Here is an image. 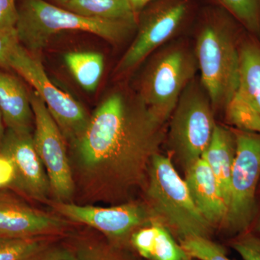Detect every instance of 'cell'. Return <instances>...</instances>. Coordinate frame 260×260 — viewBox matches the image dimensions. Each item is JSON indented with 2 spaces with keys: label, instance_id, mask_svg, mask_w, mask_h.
I'll return each mask as SVG.
<instances>
[{
  "label": "cell",
  "instance_id": "obj_6",
  "mask_svg": "<svg viewBox=\"0 0 260 260\" xmlns=\"http://www.w3.org/2000/svg\"><path fill=\"white\" fill-rule=\"evenodd\" d=\"M169 121V148L186 172L202 158L216 125L211 101L196 77L184 89Z\"/></svg>",
  "mask_w": 260,
  "mask_h": 260
},
{
  "label": "cell",
  "instance_id": "obj_2",
  "mask_svg": "<svg viewBox=\"0 0 260 260\" xmlns=\"http://www.w3.org/2000/svg\"><path fill=\"white\" fill-rule=\"evenodd\" d=\"M235 25L223 15H212L199 29L194 54L200 82L214 112L225 111L239 86L240 43Z\"/></svg>",
  "mask_w": 260,
  "mask_h": 260
},
{
  "label": "cell",
  "instance_id": "obj_5",
  "mask_svg": "<svg viewBox=\"0 0 260 260\" xmlns=\"http://www.w3.org/2000/svg\"><path fill=\"white\" fill-rule=\"evenodd\" d=\"M198 70L194 51L184 42L164 46L143 73L138 97L154 115L167 123Z\"/></svg>",
  "mask_w": 260,
  "mask_h": 260
},
{
  "label": "cell",
  "instance_id": "obj_3",
  "mask_svg": "<svg viewBox=\"0 0 260 260\" xmlns=\"http://www.w3.org/2000/svg\"><path fill=\"white\" fill-rule=\"evenodd\" d=\"M145 187L149 208L179 242L190 237L210 239L213 227L197 208L170 156L154 155Z\"/></svg>",
  "mask_w": 260,
  "mask_h": 260
},
{
  "label": "cell",
  "instance_id": "obj_22",
  "mask_svg": "<svg viewBox=\"0 0 260 260\" xmlns=\"http://www.w3.org/2000/svg\"><path fill=\"white\" fill-rule=\"evenodd\" d=\"M249 35L260 40V0H218Z\"/></svg>",
  "mask_w": 260,
  "mask_h": 260
},
{
  "label": "cell",
  "instance_id": "obj_15",
  "mask_svg": "<svg viewBox=\"0 0 260 260\" xmlns=\"http://www.w3.org/2000/svg\"><path fill=\"white\" fill-rule=\"evenodd\" d=\"M185 182L200 213L213 228L225 223L228 207L216 178L200 158L185 172Z\"/></svg>",
  "mask_w": 260,
  "mask_h": 260
},
{
  "label": "cell",
  "instance_id": "obj_12",
  "mask_svg": "<svg viewBox=\"0 0 260 260\" xmlns=\"http://www.w3.org/2000/svg\"><path fill=\"white\" fill-rule=\"evenodd\" d=\"M224 112L235 129L260 134V40L252 36L241 40L239 86Z\"/></svg>",
  "mask_w": 260,
  "mask_h": 260
},
{
  "label": "cell",
  "instance_id": "obj_31",
  "mask_svg": "<svg viewBox=\"0 0 260 260\" xmlns=\"http://www.w3.org/2000/svg\"><path fill=\"white\" fill-rule=\"evenodd\" d=\"M5 121L4 119H3V114H2L1 112H0V141H1L2 138L4 136L5 129Z\"/></svg>",
  "mask_w": 260,
  "mask_h": 260
},
{
  "label": "cell",
  "instance_id": "obj_28",
  "mask_svg": "<svg viewBox=\"0 0 260 260\" xmlns=\"http://www.w3.org/2000/svg\"><path fill=\"white\" fill-rule=\"evenodd\" d=\"M18 42L15 30H0V67L9 68L10 56Z\"/></svg>",
  "mask_w": 260,
  "mask_h": 260
},
{
  "label": "cell",
  "instance_id": "obj_20",
  "mask_svg": "<svg viewBox=\"0 0 260 260\" xmlns=\"http://www.w3.org/2000/svg\"><path fill=\"white\" fill-rule=\"evenodd\" d=\"M64 61L75 79L84 89L93 92L104 73V58L93 51H73L65 54Z\"/></svg>",
  "mask_w": 260,
  "mask_h": 260
},
{
  "label": "cell",
  "instance_id": "obj_35",
  "mask_svg": "<svg viewBox=\"0 0 260 260\" xmlns=\"http://www.w3.org/2000/svg\"><path fill=\"white\" fill-rule=\"evenodd\" d=\"M194 260H195V259H194Z\"/></svg>",
  "mask_w": 260,
  "mask_h": 260
},
{
  "label": "cell",
  "instance_id": "obj_14",
  "mask_svg": "<svg viewBox=\"0 0 260 260\" xmlns=\"http://www.w3.org/2000/svg\"><path fill=\"white\" fill-rule=\"evenodd\" d=\"M66 219L34 209L10 191L0 189V236L30 237L63 232Z\"/></svg>",
  "mask_w": 260,
  "mask_h": 260
},
{
  "label": "cell",
  "instance_id": "obj_10",
  "mask_svg": "<svg viewBox=\"0 0 260 260\" xmlns=\"http://www.w3.org/2000/svg\"><path fill=\"white\" fill-rule=\"evenodd\" d=\"M34 116L32 140L50 184L55 202H73L75 186L64 135L45 103L37 93H30Z\"/></svg>",
  "mask_w": 260,
  "mask_h": 260
},
{
  "label": "cell",
  "instance_id": "obj_27",
  "mask_svg": "<svg viewBox=\"0 0 260 260\" xmlns=\"http://www.w3.org/2000/svg\"><path fill=\"white\" fill-rule=\"evenodd\" d=\"M30 260H77V256L74 249L51 244Z\"/></svg>",
  "mask_w": 260,
  "mask_h": 260
},
{
  "label": "cell",
  "instance_id": "obj_19",
  "mask_svg": "<svg viewBox=\"0 0 260 260\" xmlns=\"http://www.w3.org/2000/svg\"><path fill=\"white\" fill-rule=\"evenodd\" d=\"M63 8L88 18L138 23L129 0H69Z\"/></svg>",
  "mask_w": 260,
  "mask_h": 260
},
{
  "label": "cell",
  "instance_id": "obj_17",
  "mask_svg": "<svg viewBox=\"0 0 260 260\" xmlns=\"http://www.w3.org/2000/svg\"><path fill=\"white\" fill-rule=\"evenodd\" d=\"M133 247L148 260H194L158 220L139 228L131 235Z\"/></svg>",
  "mask_w": 260,
  "mask_h": 260
},
{
  "label": "cell",
  "instance_id": "obj_8",
  "mask_svg": "<svg viewBox=\"0 0 260 260\" xmlns=\"http://www.w3.org/2000/svg\"><path fill=\"white\" fill-rule=\"evenodd\" d=\"M14 70L35 88L59 126L67 144L85 131L90 116L80 102L52 83L42 61L18 42L10 56Z\"/></svg>",
  "mask_w": 260,
  "mask_h": 260
},
{
  "label": "cell",
  "instance_id": "obj_11",
  "mask_svg": "<svg viewBox=\"0 0 260 260\" xmlns=\"http://www.w3.org/2000/svg\"><path fill=\"white\" fill-rule=\"evenodd\" d=\"M51 206L66 220L88 225L117 240L132 235L146 224L158 220L147 203L135 201L110 207L54 201L51 202Z\"/></svg>",
  "mask_w": 260,
  "mask_h": 260
},
{
  "label": "cell",
  "instance_id": "obj_29",
  "mask_svg": "<svg viewBox=\"0 0 260 260\" xmlns=\"http://www.w3.org/2000/svg\"><path fill=\"white\" fill-rule=\"evenodd\" d=\"M13 168L9 160L0 155V189L9 186L13 179Z\"/></svg>",
  "mask_w": 260,
  "mask_h": 260
},
{
  "label": "cell",
  "instance_id": "obj_7",
  "mask_svg": "<svg viewBox=\"0 0 260 260\" xmlns=\"http://www.w3.org/2000/svg\"><path fill=\"white\" fill-rule=\"evenodd\" d=\"M237 150L231 177L230 200L223 227L233 235L251 230L258 216L260 134L233 128Z\"/></svg>",
  "mask_w": 260,
  "mask_h": 260
},
{
  "label": "cell",
  "instance_id": "obj_24",
  "mask_svg": "<svg viewBox=\"0 0 260 260\" xmlns=\"http://www.w3.org/2000/svg\"><path fill=\"white\" fill-rule=\"evenodd\" d=\"M74 249L77 260H124L114 247L97 239H80Z\"/></svg>",
  "mask_w": 260,
  "mask_h": 260
},
{
  "label": "cell",
  "instance_id": "obj_1",
  "mask_svg": "<svg viewBox=\"0 0 260 260\" xmlns=\"http://www.w3.org/2000/svg\"><path fill=\"white\" fill-rule=\"evenodd\" d=\"M166 124L138 95L117 91L104 99L85 131L68 143L73 202L116 205L133 201L146 185L150 162L165 139Z\"/></svg>",
  "mask_w": 260,
  "mask_h": 260
},
{
  "label": "cell",
  "instance_id": "obj_26",
  "mask_svg": "<svg viewBox=\"0 0 260 260\" xmlns=\"http://www.w3.org/2000/svg\"><path fill=\"white\" fill-rule=\"evenodd\" d=\"M18 19L16 0H0V30H15Z\"/></svg>",
  "mask_w": 260,
  "mask_h": 260
},
{
  "label": "cell",
  "instance_id": "obj_30",
  "mask_svg": "<svg viewBox=\"0 0 260 260\" xmlns=\"http://www.w3.org/2000/svg\"><path fill=\"white\" fill-rule=\"evenodd\" d=\"M153 0H129L133 9L139 14L140 11Z\"/></svg>",
  "mask_w": 260,
  "mask_h": 260
},
{
  "label": "cell",
  "instance_id": "obj_33",
  "mask_svg": "<svg viewBox=\"0 0 260 260\" xmlns=\"http://www.w3.org/2000/svg\"><path fill=\"white\" fill-rule=\"evenodd\" d=\"M54 1H55L56 3H59V5H62L63 6V5H64L65 3H68L69 0H54Z\"/></svg>",
  "mask_w": 260,
  "mask_h": 260
},
{
  "label": "cell",
  "instance_id": "obj_34",
  "mask_svg": "<svg viewBox=\"0 0 260 260\" xmlns=\"http://www.w3.org/2000/svg\"><path fill=\"white\" fill-rule=\"evenodd\" d=\"M0 237H2V236H0Z\"/></svg>",
  "mask_w": 260,
  "mask_h": 260
},
{
  "label": "cell",
  "instance_id": "obj_13",
  "mask_svg": "<svg viewBox=\"0 0 260 260\" xmlns=\"http://www.w3.org/2000/svg\"><path fill=\"white\" fill-rule=\"evenodd\" d=\"M0 155L13 166V179L8 187L27 198L47 203L51 197L50 184L32 140V133L5 130L0 141Z\"/></svg>",
  "mask_w": 260,
  "mask_h": 260
},
{
  "label": "cell",
  "instance_id": "obj_32",
  "mask_svg": "<svg viewBox=\"0 0 260 260\" xmlns=\"http://www.w3.org/2000/svg\"><path fill=\"white\" fill-rule=\"evenodd\" d=\"M251 231L260 234V215H258L257 218H256L254 225H253L252 228L251 229Z\"/></svg>",
  "mask_w": 260,
  "mask_h": 260
},
{
  "label": "cell",
  "instance_id": "obj_9",
  "mask_svg": "<svg viewBox=\"0 0 260 260\" xmlns=\"http://www.w3.org/2000/svg\"><path fill=\"white\" fill-rule=\"evenodd\" d=\"M189 0H153L140 12L135 40L116 68L125 74L164 47L185 23L189 13Z\"/></svg>",
  "mask_w": 260,
  "mask_h": 260
},
{
  "label": "cell",
  "instance_id": "obj_25",
  "mask_svg": "<svg viewBox=\"0 0 260 260\" xmlns=\"http://www.w3.org/2000/svg\"><path fill=\"white\" fill-rule=\"evenodd\" d=\"M231 246L243 260H260V234L249 231L237 236Z\"/></svg>",
  "mask_w": 260,
  "mask_h": 260
},
{
  "label": "cell",
  "instance_id": "obj_21",
  "mask_svg": "<svg viewBox=\"0 0 260 260\" xmlns=\"http://www.w3.org/2000/svg\"><path fill=\"white\" fill-rule=\"evenodd\" d=\"M49 237H0V260H30L51 245Z\"/></svg>",
  "mask_w": 260,
  "mask_h": 260
},
{
  "label": "cell",
  "instance_id": "obj_23",
  "mask_svg": "<svg viewBox=\"0 0 260 260\" xmlns=\"http://www.w3.org/2000/svg\"><path fill=\"white\" fill-rule=\"evenodd\" d=\"M183 249L195 260H232L220 244L208 238L190 237L179 242Z\"/></svg>",
  "mask_w": 260,
  "mask_h": 260
},
{
  "label": "cell",
  "instance_id": "obj_4",
  "mask_svg": "<svg viewBox=\"0 0 260 260\" xmlns=\"http://www.w3.org/2000/svg\"><path fill=\"white\" fill-rule=\"evenodd\" d=\"M18 8L17 38L31 53L42 50L51 37L64 30L88 32L108 42L119 43L129 37L138 23L88 18L45 0H22Z\"/></svg>",
  "mask_w": 260,
  "mask_h": 260
},
{
  "label": "cell",
  "instance_id": "obj_16",
  "mask_svg": "<svg viewBox=\"0 0 260 260\" xmlns=\"http://www.w3.org/2000/svg\"><path fill=\"white\" fill-rule=\"evenodd\" d=\"M0 112L7 128L32 133L34 116L30 94L14 76L0 72Z\"/></svg>",
  "mask_w": 260,
  "mask_h": 260
},
{
  "label": "cell",
  "instance_id": "obj_18",
  "mask_svg": "<svg viewBox=\"0 0 260 260\" xmlns=\"http://www.w3.org/2000/svg\"><path fill=\"white\" fill-rule=\"evenodd\" d=\"M237 150L234 129L217 124L213 137L202 158L216 178L227 207L230 200L231 177Z\"/></svg>",
  "mask_w": 260,
  "mask_h": 260
}]
</instances>
